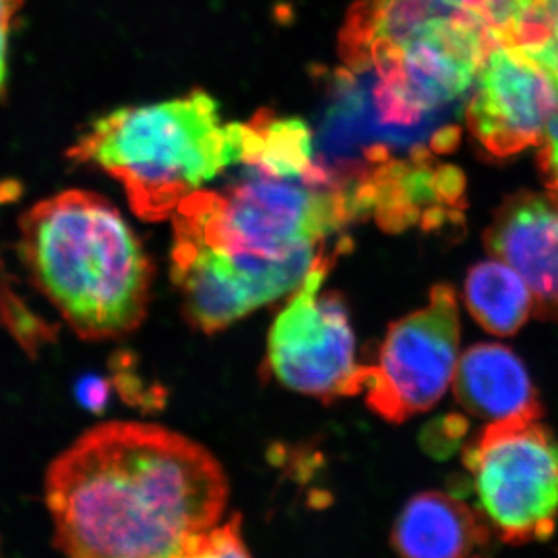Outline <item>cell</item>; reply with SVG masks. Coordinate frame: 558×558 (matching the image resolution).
Listing matches in <instances>:
<instances>
[{
	"instance_id": "e0dca14e",
	"label": "cell",
	"mask_w": 558,
	"mask_h": 558,
	"mask_svg": "<svg viewBox=\"0 0 558 558\" xmlns=\"http://www.w3.org/2000/svg\"><path fill=\"white\" fill-rule=\"evenodd\" d=\"M21 3L22 0H0V92L5 87L7 81V51H9L11 24Z\"/></svg>"
},
{
	"instance_id": "7c38bea8",
	"label": "cell",
	"mask_w": 558,
	"mask_h": 558,
	"mask_svg": "<svg viewBox=\"0 0 558 558\" xmlns=\"http://www.w3.org/2000/svg\"><path fill=\"white\" fill-rule=\"evenodd\" d=\"M464 300L476 323L498 337L515 336L534 312L526 282L512 267L495 258L469 270Z\"/></svg>"
},
{
	"instance_id": "4fadbf2b",
	"label": "cell",
	"mask_w": 558,
	"mask_h": 558,
	"mask_svg": "<svg viewBox=\"0 0 558 558\" xmlns=\"http://www.w3.org/2000/svg\"><path fill=\"white\" fill-rule=\"evenodd\" d=\"M558 36V0H527L513 28L512 46L532 50Z\"/></svg>"
},
{
	"instance_id": "5b68a950",
	"label": "cell",
	"mask_w": 558,
	"mask_h": 558,
	"mask_svg": "<svg viewBox=\"0 0 558 558\" xmlns=\"http://www.w3.org/2000/svg\"><path fill=\"white\" fill-rule=\"evenodd\" d=\"M480 513L501 542L553 537L558 517V440L539 418L490 422L462 451Z\"/></svg>"
},
{
	"instance_id": "8992f818",
	"label": "cell",
	"mask_w": 558,
	"mask_h": 558,
	"mask_svg": "<svg viewBox=\"0 0 558 558\" xmlns=\"http://www.w3.org/2000/svg\"><path fill=\"white\" fill-rule=\"evenodd\" d=\"M326 252L275 319L267 347L271 373L284 387L330 402L363 392V365L343 300L319 293L337 255Z\"/></svg>"
},
{
	"instance_id": "8fae6325",
	"label": "cell",
	"mask_w": 558,
	"mask_h": 558,
	"mask_svg": "<svg viewBox=\"0 0 558 558\" xmlns=\"http://www.w3.org/2000/svg\"><path fill=\"white\" fill-rule=\"evenodd\" d=\"M492 534L480 510L442 492H424L400 512L391 545L403 557H470L490 546Z\"/></svg>"
},
{
	"instance_id": "5bb4252c",
	"label": "cell",
	"mask_w": 558,
	"mask_h": 558,
	"mask_svg": "<svg viewBox=\"0 0 558 558\" xmlns=\"http://www.w3.org/2000/svg\"><path fill=\"white\" fill-rule=\"evenodd\" d=\"M478 17L501 46H512L513 28L527 0H450Z\"/></svg>"
},
{
	"instance_id": "6da1fadb",
	"label": "cell",
	"mask_w": 558,
	"mask_h": 558,
	"mask_svg": "<svg viewBox=\"0 0 558 558\" xmlns=\"http://www.w3.org/2000/svg\"><path fill=\"white\" fill-rule=\"evenodd\" d=\"M226 472L211 451L160 425L87 429L47 470L54 549L78 558L189 557L222 520Z\"/></svg>"
},
{
	"instance_id": "ba28073f",
	"label": "cell",
	"mask_w": 558,
	"mask_h": 558,
	"mask_svg": "<svg viewBox=\"0 0 558 558\" xmlns=\"http://www.w3.org/2000/svg\"><path fill=\"white\" fill-rule=\"evenodd\" d=\"M557 110L553 73L519 47L497 46L480 70L468 123L488 153L508 157L542 145Z\"/></svg>"
},
{
	"instance_id": "52a82bcc",
	"label": "cell",
	"mask_w": 558,
	"mask_h": 558,
	"mask_svg": "<svg viewBox=\"0 0 558 558\" xmlns=\"http://www.w3.org/2000/svg\"><path fill=\"white\" fill-rule=\"evenodd\" d=\"M459 340L457 292L433 286L427 306L392 323L377 362L363 365L369 409L392 424L433 409L453 381Z\"/></svg>"
},
{
	"instance_id": "30bf717a",
	"label": "cell",
	"mask_w": 558,
	"mask_h": 558,
	"mask_svg": "<svg viewBox=\"0 0 558 558\" xmlns=\"http://www.w3.org/2000/svg\"><path fill=\"white\" fill-rule=\"evenodd\" d=\"M451 384L459 405L483 421L545 414L523 362L502 344L470 347L459 357Z\"/></svg>"
},
{
	"instance_id": "277c9868",
	"label": "cell",
	"mask_w": 558,
	"mask_h": 558,
	"mask_svg": "<svg viewBox=\"0 0 558 558\" xmlns=\"http://www.w3.org/2000/svg\"><path fill=\"white\" fill-rule=\"evenodd\" d=\"M70 156L119 180L135 215L159 222L180 202L240 163L242 124H223L204 92L113 110L90 124Z\"/></svg>"
},
{
	"instance_id": "2e32d148",
	"label": "cell",
	"mask_w": 558,
	"mask_h": 558,
	"mask_svg": "<svg viewBox=\"0 0 558 558\" xmlns=\"http://www.w3.org/2000/svg\"><path fill=\"white\" fill-rule=\"evenodd\" d=\"M539 165L545 172L549 193L558 197V110L556 116L550 119L548 130H546Z\"/></svg>"
},
{
	"instance_id": "9a60e30c",
	"label": "cell",
	"mask_w": 558,
	"mask_h": 558,
	"mask_svg": "<svg viewBox=\"0 0 558 558\" xmlns=\"http://www.w3.org/2000/svg\"><path fill=\"white\" fill-rule=\"evenodd\" d=\"M241 517L233 515L227 523L208 529L194 539L189 558L247 557L250 550L242 539Z\"/></svg>"
},
{
	"instance_id": "3957f363",
	"label": "cell",
	"mask_w": 558,
	"mask_h": 558,
	"mask_svg": "<svg viewBox=\"0 0 558 558\" xmlns=\"http://www.w3.org/2000/svg\"><path fill=\"white\" fill-rule=\"evenodd\" d=\"M17 253L33 288L80 339H123L148 314V255L98 194L69 190L33 205L20 220Z\"/></svg>"
},
{
	"instance_id": "9c48e42d",
	"label": "cell",
	"mask_w": 558,
	"mask_h": 558,
	"mask_svg": "<svg viewBox=\"0 0 558 558\" xmlns=\"http://www.w3.org/2000/svg\"><path fill=\"white\" fill-rule=\"evenodd\" d=\"M484 245L526 282L535 317L558 323V197L527 191L509 197L484 233Z\"/></svg>"
},
{
	"instance_id": "7a4b0ae2",
	"label": "cell",
	"mask_w": 558,
	"mask_h": 558,
	"mask_svg": "<svg viewBox=\"0 0 558 558\" xmlns=\"http://www.w3.org/2000/svg\"><path fill=\"white\" fill-rule=\"evenodd\" d=\"M242 167L226 189L197 190L180 202L172 247L258 288L289 292L357 213L317 161L304 175Z\"/></svg>"
}]
</instances>
